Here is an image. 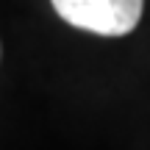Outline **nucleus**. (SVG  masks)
Here are the masks:
<instances>
[{"mask_svg": "<svg viewBox=\"0 0 150 150\" xmlns=\"http://www.w3.org/2000/svg\"><path fill=\"white\" fill-rule=\"evenodd\" d=\"M56 14L72 28L100 36H125L142 20L145 0H50Z\"/></svg>", "mask_w": 150, "mask_h": 150, "instance_id": "1", "label": "nucleus"}]
</instances>
